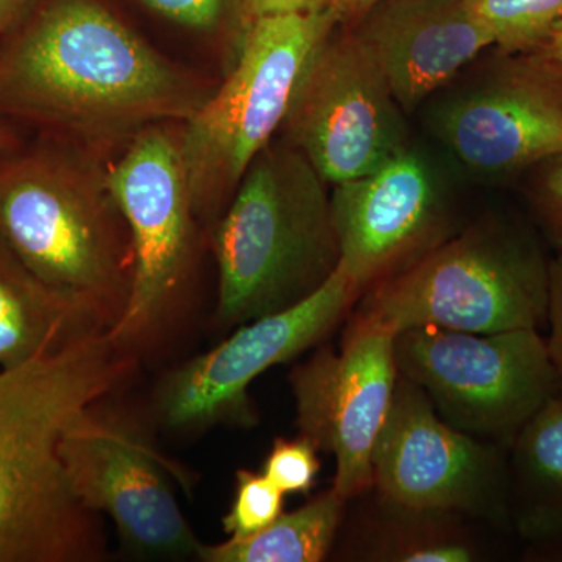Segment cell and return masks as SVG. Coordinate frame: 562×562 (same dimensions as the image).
Returning a JSON list of instances; mask_svg holds the SVG:
<instances>
[{
    "label": "cell",
    "instance_id": "obj_1",
    "mask_svg": "<svg viewBox=\"0 0 562 562\" xmlns=\"http://www.w3.org/2000/svg\"><path fill=\"white\" fill-rule=\"evenodd\" d=\"M136 362L95 330L0 371V562L105 557L99 514L74 494L60 443L70 422L127 382Z\"/></svg>",
    "mask_w": 562,
    "mask_h": 562
},
{
    "label": "cell",
    "instance_id": "obj_2",
    "mask_svg": "<svg viewBox=\"0 0 562 562\" xmlns=\"http://www.w3.org/2000/svg\"><path fill=\"white\" fill-rule=\"evenodd\" d=\"M211 92L94 0H54L0 61L7 105L90 140L188 121Z\"/></svg>",
    "mask_w": 562,
    "mask_h": 562
},
{
    "label": "cell",
    "instance_id": "obj_3",
    "mask_svg": "<svg viewBox=\"0 0 562 562\" xmlns=\"http://www.w3.org/2000/svg\"><path fill=\"white\" fill-rule=\"evenodd\" d=\"M211 247L221 330L297 305L341 262L327 181L288 140H271L214 225Z\"/></svg>",
    "mask_w": 562,
    "mask_h": 562
},
{
    "label": "cell",
    "instance_id": "obj_4",
    "mask_svg": "<svg viewBox=\"0 0 562 562\" xmlns=\"http://www.w3.org/2000/svg\"><path fill=\"white\" fill-rule=\"evenodd\" d=\"M549 269L550 260L530 231L483 221L362 292L347 317L394 335L419 327L476 335L542 330Z\"/></svg>",
    "mask_w": 562,
    "mask_h": 562
},
{
    "label": "cell",
    "instance_id": "obj_5",
    "mask_svg": "<svg viewBox=\"0 0 562 562\" xmlns=\"http://www.w3.org/2000/svg\"><path fill=\"white\" fill-rule=\"evenodd\" d=\"M0 238L36 277L83 303L106 328L127 306L133 250L103 177L29 161L0 177Z\"/></svg>",
    "mask_w": 562,
    "mask_h": 562
},
{
    "label": "cell",
    "instance_id": "obj_6",
    "mask_svg": "<svg viewBox=\"0 0 562 562\" xmlns=\"http://www.w3.org/2000/svg\"><path fill=\"white\" fill-rule=\"evenodd\" d=\"M338 22L336 10L246 22L231 76L179 132L198 217L221 210L254 158L271 143L303 74Z\"/></svg>",
    "mask_w": 562,
    "mask_h": 562
},
{
    "label": "cell",
    "instance_id": "obj_7",
    "mask_svg": "<svg viewBox=\"0 0 562 562\" xmlns=\"http://www.w3.org/2000/svg\"><path fill=\"white\" fill-rule=\"evenodd\" d=\"M127 225L133 279L127 306L109 336L139 357L179 319L195 247V214L179 133L151 125L103 176Z\"/></svg>",
    "mask_w": 562,
    "mask_h": 562
},
{
    "label": "cell",
    "instance_id": "obj_8",
    "mask_svg": "<svg viewBox=\"0 0 562 562\" xmlns=\"http://www.w3.org/2000/svg\"><path fill=\"white\" fill-rule=\"evenodd\" d=\"M394 351L398 373L447 424L505 449L558 395L546 338L535 328L491 335L408 328L395 335Z\"/></svg>",
    "mask_w": 562,
    "mask_h": 562
},
{
    "label": "cell",
    "instance_id": "obj_9",
    "mask_svg": "<svg viewBox=\"0 0 562 562\" xmlns=\"http://www.w3.org/2000/svg\"><path fill=\"white\" fill-rule=\"evenodd\" d=\"M372 476L373 490L391 501L513 531L509 449L447 424L401 373L373 447Z\"/></svg>",
    "mask_w": 562,
    "mask_h": 562
},
{
    "label": "cell",
    "instance_id": "obj_10",
    "mask_svg": "<svg viewBox=\"0 0 562 562\" xmlns=\"http://www.w3.org/2000/svg\"><path fill=\"white\" fill-rule=\"evenodd\" d=\"M281 127L327 183L368 176L403 154V109L353 31L325 41L303 74Z\"/></svg>",
    "mask_w": 562,
    "mask_h": 562
},
{
    "label": "cell",
    "instance_id": "obj_11",
    "mask_svg": "<svg viewBox=\"0 0 562 562\" xmlns=\"http://www.w3.org/2000/svg\"><path fill=\"white\" fill-rule=\"evenodd\" d=\"M361 292L341 262L308 299L236 327L206 353L162 379L155 406L162 424L190 431L216 424L250 427L257 420L250 384L277 364L317 346L347 319Z\"/></svg>",
    "mask_w": 562,
    "mask_h": 562
},
{
    "label": "cell",
    "instance_id": "obj_12",
    "mask_svg": "<svg viewBox=\"0 0 562 562\" xmlns=\"http://www.w3.org/2000/svg\"><path fill=\"white\" fill-rule=\"evenodd\" d=\"M432 131L473 172L522 177L562 150L561 63L539 52H498L479 80L436 109Z\"/></svg>",
    "mask_w": 562,
    "mask_h": 562
},
{
    "label": "cell",
    "instance_id": "obj_13",
    "mask_svg": "<svg viewBox=\"0 0 562 562\" xmlns=\"http://www.w3.org/2000/svg\"><path fill=\"white\" fill-rule=\"evenodd\" d=\"M394 339L347 317L338 350L322 346L290 373L299 431L335 457L331 486L347 501L373 486V447L398 379Z\"/></svg>",
    "mask_w": 562,
    "mask_h": 562
},
{
    "label": "cell",
    "instance_id": "obj_14",
    "mask_svg": "<svg viewBox=\"0 0 562 562\" xmlns=\"http://www.w3.org/2000/svg\"><path fill=\"white\" fill-rule=\"evenodd\" d=\"M98 406V405H95ZM95 406L70 422L60 454L85 508L105 514L122 543L149 558H198L195 538L166 476L165 460L131 424Z\"/></svg>",
    "mask_w": 562,
    "mask_h": 562
},
{
    "label": "cell",
    "instance_id": "obj_15",
    "mask_svg": "<svg viewBox=\"0 0 562 562\" xmlns=\"http://www.w3.org/2000/svg\"><path fill=\"white\" fill-rule=\"evenodd\" d=\"M330 202L341 266L361 294L457 233L438 181L412 149L368 176L335 184Z\"/></svg>",
    "mask_w": 562,
    "mask_h": 562
},
{
    "label": "cell",
    "instance_id": "obj_16",
    "mask_svg": "<svg viewBox=\"0 0 562 562\" xmlns=\"http://www.w3.org/2000/svg\"><path fill=\"white\" fill-rule=\"evenodd\" d=\"M403 111H412L494 46L468 0H382L351 29Z\"/></svg>",
    "mask_w": 562,
    "mask_h": 562
},
{
    "label": "cell",
    "instance_id": "obj_17",
    "mask_svg": "<svg viewBox=\"0 0 562 562\" xmlns=\"http://www.w3.org/2000/svg\"><path fill=\"white\" fill-rule=\"evenodd\" d=\"M490 525L441 509L391 501L371 487L347 502L331 554L350 562L490 560Z\"/></svg>",
    "mask_w": 562,
    "mask_h": 562
},
{
    "label": "cell",
    "instance_id": "obj_18",
    "mask_svg": "<svg viewBox=\"0 0 562 562\" xmlns=\"http://www.w3.org/2000/svg\"><path fill=\"white\" fill-rule=\"evenodd\" d=\"M95 330L106 328L83 303L36 279L0 238V371Z\"/></svg>",
    "mask_w": 562,
    "mask_h": 562
},
{
    "label": "cell",
    "instance_id": "obj_19",
    "mask_svg": "<svg viewBox=\"0 0 562 562\" xmlns=\"http://www.w3.org/2000/svg\"><path fill=\"white\" fill-rule=\"evenodd\" d=\"M513 531L531 543L562 539V401L554 397L509 447Z\"/></svg>",
    "mask_w": 562,
    "mask_h": 562
},
{
    "label": "cell",
    "instance_id": "obj_20",
    "mask_svg": "<svg viewBox=\"0 0 562 562\" xmlns=\"http://www.w3.org/2000/svg\"><path fill=\"white\" fill-rule=\"evenodd\" d=\"M333 486L301 508L283 514L265 530L246 539L202 543L198 560L203 562H321L335 547L347 508Z\"/></svg>",
    "mask_w": 562,
    "mask_h": 562
},
{
    "label": "cell",
    "instance_id": "obj_21",
    "mask_svg": "<svg viewBox=\"0 0 562 562\" xmlns=\"http://www.w3.org/2000/svg\"><path fill=\"white\" fill-rule=\"evenodd\" d=\"M505 54L541 49L562 27V0H468Z\"/></svg>",
    "mask_w": 562,
    "mask_h": 562
},
{
    "label": "cell",
    "instance_id": "obj_22",
    "mask_svg": "<svg viewBox=\"0 0 562 562\" xmlns=\"http://www.w3.org/2000/svg\"><path fill=\"white\" fill-rule=\"evenodd\" d=\"M284 494L262 472L239 469L235 497L222 517V528L233 539H246L276 522L283 513Z\"/></svg>",
    "mask_w": 562,
    "mask_h": 562
},
{
    "label": "cell",
    "instance_id": "obj_23",
    "mask_svg": "<svg viewBox=\"0 0 562 562\" xmlns=\"http://www.w3.org/2000/svg\"><path fill=\"white\" fill-rule=\"evenodd\" d=\"M317 453V447L305 436L276 439L262 465V473L283 494H308L321 471Z\"/></svg>",
    "mask_w": 562,
    "mask_h": 562
},
{
    "label": "cell",
    "instance_id": "obj_24",
    "mask_svg": "<svg viewBox=\"0 0 562 562\" xmlns=\"http://www.w3.org/2000/svg\"><path fill=\"white\" fill-rule=\"evenodd\" d=\"M525 192L539 227L562 254V150L528 169Z\"/></svg>",
    "mask_w": 562,
    "mask_h": 562
},
{
    "label": "cell",
    "instance_id": "obj_25",
    "mask_svg": "<svg viewBox=\"0 0 562 562\" xmlns=\"http://www.w3.org/2000/svg\"><path fill=\"white\" fill-rule=\"evenodd\" d=\"M144 2L168 20L195 31L216 27L225 10V0H144Z\"/></svg>",
    "mask_w": 562,
    "mask_h": 562
},
{
    "label": "cell",
    "instance_id": "obj_26",
    "mask_svg": "<svg viewBox=\"0 0 562 562\" xmlns=\"http://www.w3.org/2000/svg\"><path fill=\"white\" fill-rule=\"evenodd\" d=\"M547 350L557 373L558 398L562 401V254L550 260L549 310H547Z\"/></svg>",
    "mask_w": 562,
    "mask_h": 562
},
{
    "label": "cell",
    "instance_id": "obj_27",
    "mask_svg": "<svg viewBox=\"0 0 562 562\" xmlns=\"http://www.w3.org/2000/svg\"><path fill=\"white\" fill-rule=\"evenodd\" d=\"M338 0H243L246 22L271 14L317 13L336 10Z\"/></svg>",
    "mask_w": 562,
    "mask_h": 562
},
{
    "label": "cell",
    "instance_id": "obj_28",
    "mask_svg": "<svg viewBox=\"0 0 562 562\" xmlns=\"http://www.w3.org/2000/svg\"><path fill=\"white\" fill-rule=\"evenodd\" d=\"M379 2H382V0H338L336 13H338L339 22H358Z\"/></svg>",
    "mask_w": 562,
    "mask_h": 562
},
{
    "label": "cell",
    "instance_id": "obj_29",
    "mask_svg": "<svg viewBox=\"0 0 562 562\" xmlns=\"http://www.w3.org/2000/svg\"><path fill=\"white\" fill-rule=\"evenodd\" d=\"M27 2L29 0H0V35L16 20Z\"/></svg>",
    "mask_w": 562,
    "mask_h": 562
},
{
    "label": "cell",
    "instance_id": "obj_30",
    "mask_svg": "<svg viewBox=\"0 0 562 562\" xmlns=\"http://www.w3.org/2000/svg\"><path fill=\"white\" fill-rule=\"evenodd\" d=\"M539 52L543 57L550 58V60L561 63L562 65V27L560 31L554 33L552 38L541 49L532 50Z\"/></svg>",
    "mask_w": 562,
    "mask_h": 562
},
{
    "label": "cell",
    "instance_id": "obj_31",
    "mask_svg": "<svg viewBox=\"0 0 562 562\" xmlns=\"http://www.w3.org/2000/svg\"><path fill=\"white\" fill-rule=\"evenodd\" d=\"M7 143H9V136L0 128V147L7 146Z\"/></svg>",
    "mask_w": 562,
    "mask_h": 562
}]
</instances>
